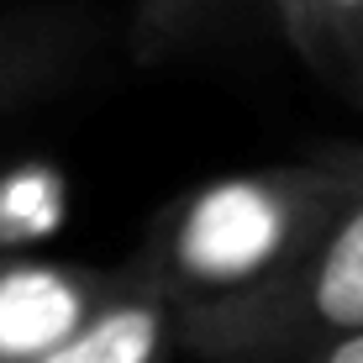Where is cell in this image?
Returning a JSON list of instances; mask_svg holds the SVG:
<instances>
[{
	"mask_svg": "<svg viewBox=\"0 0 363 363\" xmlns=\"http://www.w3.org/2000/svg\"><path fill=\"white\" fill-rule=\"evenodd\" d=\"M121 274L127 269L0 253V363H32L37 353H48L116 290Z\"/></svg>",
	"mask_w": 363,
	"mask_h": 363,
	"instance_id": "obj_3",
	"label": "cell"
},
{
	"mask_svg": "<svg viewBox=\"0 0 363 363\" xmlns=\"http://www.w3.org/2000/svg\"><path fill=\"white\" fill-rule=\"evenodd\" d=\"M363 327V179L279 269L216 300L169 306V337L200 363H284Z\"/></svg>",
	"mask_w": 363,
	"mask_h": 363,
	"instance_id": "obj_2",
	"label": "cell"
},
{
	"mask_svg": "<svg viewBox=\"0 0 363 363\" xmlns=\"http://www.w3.org/2000/svg\"><path fill=\"white\" fill-rule=\"evenodd\" d=\"M295 58L363 111V0H274Z\"/></svg>",
	"mask_w": 363,
	"mask_h": 363,
	"instance_id": "obj_6",
	"label": "cell"
},
{
	"mask_svg": "<svg viewBox=\"0 0 363 363\" xmlns=\"http://www.w3.org/2000/svg\"><path fill=\"white\" fill-rule=\"evenodd\" d=\"M221 11H227V0H137V11H132V64H143V69L169 64Z\"/></svg>",
	"mask_w": 363,
	"mask_h": 363,
	"instance_id": "obj_7",
	"label": "cell"
},
{
	"mask_svg": "<svg viewBox=\"0 0 363 363\" xmlns=\"http://www.w3.org/2000/svg\"><path fill=\"white\" fill-rule=\"evenodd\" d=\"M58 227V174L53 169H16L0 179V253Z\"/></svg>",
	"mask_w": 363,
	"mask_h": 363,
	"instance_id": "obj_8",
	"label": "cell"
},
{
	"mask_svg": "<svg viewBox=\"0 0 363 363\" xmlns=\"http://www.w3.org/2000/svg\"><path fill=\"white\" fill-rule=\"evenodd\" d=\"M121 284L111 290L74 332H64L48 353L32 363H169L174 337H169V300L143 269L121 264Z\"/></svg>",
	"mask_w": 363,
	"mask_h": 363,
	"instance_id": "obj_5",
	"label": "cell"
},
{
	"mask_svg": "<svg viewBox=\"0 0 363 363\" xmlns=\"http://www.w3.org/2000/svg\"><path fill=\"white\" fill-rule=\"evenodd\" d=\"M284 363H363V327L337 337V342L311 347V353H300V358H284Z\"/></svg>",
	"mask_w": 363,
	"mask_h": 363,
	"instance_id": "obj_9",
	"label": "cell"
},
{
	"mask_svg": "<svg viewBox=\"0 0 363 363\" xmlns=\"http://www.w3.org/2000/svg\"><path fill=\"white\" fill-rule=\"evenodd\" d=\"M363 179V147H327L306 164L237 169L169 200L137 242L132 264L169 306L216 300L279 269L337 216Z\"/></svg>",
	"mask_w": 363,
	"mask_h": 363,
	"instance_id": "obj_1",
	"label": "cell"
},
{
	"mask_svg": "<svg viewBox=\"0 0 363 363\" xmlns=\"http://www.w3.org/2000/svg\"><path fill=\"white\" fill-rule=\"evenodd\" d=\"M95 16L79 6L0 16V116L58 95L95 58Z\"/></svg>",
	"mask_w": 363,
	"mask_h": 363,
	"instance_id": "obj_4",
	"label": "cell"
}]
</instances>
